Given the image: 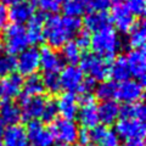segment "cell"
Instances as JSON below:
<instances>
[{
    "label": "cell",
    "instance_id": "681fc988",
    "mask_svg": "<svg viewBox=\"0 0 146 146\" xmlns=\"http://www.w3.org/2000/svg\"><path fill=\"white\" fill-rule=\"evenodd\" d=\"M3 50H4V48H3V45H1V44H0V54H1V52H3Z\"/></svg>",
    "mask_w": 146,
    "mask_h": 146
},
{
    "label": "cell",
    "instance_id": "9c48e42d",
    "mask_svg": "<svg viewBox=\"0 0 146 146\" xmlns=\"http://www.w3.org/2000/svg\"><path fill=\"white\" fill-rule=\"evenodd\" d=\"M45 101L46 99L44 96H26V95L21 94L18 96L21 119H25L27 122L38 121V118L42 116Z\"/></svg>",
    "mask_w": 146,
    "mask_h": 146
},
{
    "label": "cell",
    "instance_id": "3957f363",
    "mask_svg": "<svg viewBox=\"0 0 146 146\" xmlns=\"http://www.w3.org/2000/svg\"><path fill=\"white\" fill-rule=\"evenodd\" d=\"M79 63V68L83 74H88L89 78L95 82L107 80L110 77V62L95 54H84V56L80 57Z\"/></svg>",
    "mask_w": 146,
    "mask_h": 146
},
{
    "label": "cell",
    "instance_id": "816d5d0a",
    "mask_svg": "<svg viewBox=\"0 0 146 146\" xmlns=\"http://www.w3.org/2000/svg\"><path fill=\"white\" fill-rule=\"evenodd\" d=\"M28 146H34V145H28Z\"/></svg>",
    "mask_w": 146,
    "mask_h": 146
},
{
    "label": "cell",
    "instance_id": "4dcf8cb0",
    "mask_svg": "<svg viewBox=\"0 0 146 146\" xmlns=\"http://www.w3.org/2000/svg\"><path fill=\"white\" fill-rule=\"evenodd\" d=\"M62 10L65 12L66 17H78L79 18L82 15L85 13L86 6L84 4L77 1V0H67L63 4Z\"/></svg>",
    "mask_w": 146,
    "mask_h": 146
},
{
    "label": "cell",
    "instance_id": "ba28073f",
    "mask_svg": "<svg viewBox=\"0 0 146 146\" xmlns=\"http://www.w3.org/2000/svg\"><path fill=\"white\" fill-rule=\"evenodd\" d=\"M115 133L119 139L123 140H143L145 133H146V128L144 122L135 121V119H122L117 121L115 123Z\"/></svg>",
    "mask_w": 146,
    "mask_h": 146
},
{
    "label": "cell",
    "instance_id": "4fadbf2b",
    "mask_svg": "<svg viewBox=\"0 0 146 146\" xmlns=\"http://www.w3.org/2000/svg\"><path fill=\"white\" fill-rule=\"evenodd\" d=\"M125 61L129 67L130 76H134L136 80L144 84L145 74H146V54L144 49L130 50L127 54Z\"/></svg>",
    "mask_w": 146,
    "mask_h": 146
},
{
    "label": "cell",
    "instance_id": "f1b7e54d",
    "mask_svg": "<svg viewBox=\"0 0 146 146\" xmlns=\"http://www.w3.org/2000/svg\"><path fill=\"white\" fill-rule=\"evenodd\" d=\"M116 89L117 83L113 80H104L100 82V84L95 86V99L100 100V101H110L116 96Z\"/></svg>",
    "mask_w": 146,
    "mask_h": 146
},
{
    "label": "cell",
    "instance_id": "7a4b0ae2",
    "mask_svg": "<svg viewBox=\"0 0 146 146\" xmlns=\"http://www.w3.org/2000/svg\"><path fill=\"white\" fill-rule=\"evenodd\" d=\"M43 35L44 40L48 43V46L54 50L62 48L70 40V36L62 23V17L57 15L49 16L45 20Z\"/></svg>",
    "mask_w": 146,
    "mask_h": 146
},
{
    "label": "cell",
    "instance_id": "e0dca14e",
    "mask_svg": "<svg viewBox=\"0 0 146 146\" xmlns=\"http://www.w3.org/2000/svg\"><path fill=\"white\" fill-rule=\"evenodd\" d=\"M9 20L15 25L27 23L34 15V4L33 1H22L16 5H12L7 10Z\"/></svg>",
    "mask_w": 146,
    "mask_h": 146
},
{
    "label": "cell",
    "instance_id": "5bb4252c",
    "mask_svg": "<svg viewBox=\"0 0 146 146\" xmlns=\"http://www.w3.org/2000/svg\"><path fill=\"white\" fill-rule=\"evenodd\" d=\"M40 55V68L44 73H58L65 67L61 55L49 46H45L39 51Z\"/></svg>",
    "mask_w": 146,
    "mask_h": 146
},
{
    "label": "cell",
    "instance_id": "8d00e7d4",
    "mask_svg": "<svg viewBox=\"0 0 146 146\" xmlns=\"http://www.w3.org/2000/svg\"><path fill=\"white\" fill-rule=\"evenodd\" d=\"M123 3L128 6V9L131 11L134 16H144L146 9L145 0H123Z\"/></svg>",
    "mask_w": 146,
    "mask_h": 146
},
{
    "label": "cell",
    "instance_id": "b9f144b4",
    "mask_svg": "<svg viewBox=\"0 0 146 146\" xmlns=\"http://www.w3.org/2000/svg\"><path fill=\"white\" fill-rule=\"evenodd\" d=\"M77 140L79 141L80 145H88V144H90V141H91V139H90V131L88 129H85V128H84V129H82V130H79Z\"/></svg>",
    "mask_w": 146,
    "mask_h": 146
},
{
    "label": "cell",
    "instance_id": "836d02e7",
    "mask_svg": "<svg viewBox=\"0 0 146 146\" xmlns=\"http://www.w3.org/2000/svg\"><path fill=\"white\" fill-rule=\"evenodd\" d=\"M57 115H58V111H57V106H56V101L52 99H48L45 101V105H44V108H43V112H42V121L44 123H51L57 118Z\"/></svg>",
    "mask_w": 146,
    "mask_h": 146
},
{
    "label": "cell",
    "instance_id": "f907efd6",
    "mask_svg": "<svg viewBox=\"0 0 146 146\" xmlns=\"http://www.w3.org/2000/svg\"><path fill=\"white\" fill-rule=\"evenodd\" d=\"M0 146H3V143H1V139H0Z\"/></svg>",
    "mask_w": 146,
    "mask_h": 146
},
{
    "label": "cell",
    "instance_id": "8fae6325",
    "mask_svg": "<svg viewBox=\"0 0 146 146\" xmlns=\"http://www.w3.org/2000/svg\"><path fill=\"white\" fill-rule=\"evenodd\" d=\"M26 134L28 141H31L34 146H54L55 139L51 131L40 121H32L27 123Z\"/></svg>",
    "mask_w": 146,
    "mask_h": 146
},
{
    "label": "cell",
    "instance_id": "30bf717a",
    "mask_svg": "<svg viewBox=\"0 0 146 146\" xmlns=\"http://www.w3.org/2000/svg\"><path fill=\"white\" fill-rule=\"evenodd\" d=\"M144 96V84L138 80L128 79L125 82H122L117 85L116 89V99L119 101L128 104H135L139 102Z\"/></svg>",
    "mask_w": 146,
    "mask_h": 146
},
{
    "label": "cell",
    "instance_id": "8992f818",
    "mask_svg": "<svg viewBox=\"0 0 146 146\" xmlns=\"http://www.w3.org/2000/svg\"><path fill=\"white\" fill-rule=\"evenodd\" d=\"M111 23L115 25L118 32L121 33H129L131 27L135 23V16L123 3V0H112L111 5Z\"/></svg>",
    "mask_w": 146,
    "mask_h": 146
},
{
    "label": "cell",
    "instance_id": "1f68e13d",
    "mask_svg": "<svg viewBox=\"0 0 146 146\" xmlns=\"http://www.w3.org/2000/svg\"><path fill=\"white\" fill-rule=\"evenodd\" d=\"M34 6H38L43 15H56L61 9L60 0H32Z\"/></svg>",
    "mask_w": 146,
    "mask_h": 146
},
{
    "label": "cell",
    "instance_id": "9a60e30c",
    "mask_svg": "<svg viewBox=\"0 0 146 146\" xmlns=\"http://www.w3.org/2000/svg\"><path fill=\"white\" fill-rule=\"evenodd\" d=\"M23 78L18 73H12L6 77L0 83V96L4 100H11L18 98L22 94Z\"/></svg>",
    "mask_w": 146,
    "mask_h": 146
},
{
    "label": "cell",
    "instance_id": "cb8c5ba5",
    "mask_svg": "<svg viewBox=\"0 0 146 146\" xmlns=\"http://www.w3.org/2000/svg\"><path fill=\"white\" fill-rule=\"evenodd\" d=\"M78 121L85 129H93L94 127L99 124V116H98V106L96 104L83 105L78 110Z\"/></svg>",
    "mask_w": 146,
    "mask_h": 146
},
{
    "label": "cell",
    "instance_id": "ee69618b",
    "mask_svg": "<svg viewBox=\"0 0 146 146\" xmlns=\"http://www.w3.org/2000/svg\"><path fill=\"white\" fill-rule=\"evenodd\" d=\"M3 5H9V6H12V5H16V4H20L22 1H26V0H0Z\"/></svg>",
    "mask_w": 146,
    "mask_h": 146
},
{
    "label": "cell",
    "instance_id": "44dd1931",
    "mask_svg": "<svg viewBox=\"0 0 146 146\" xmlns=\"http://www.w3.org/2000/svg\"><path fill=\"white\" fill-rule=\"evenodd\" d=\"M21 121V110L17 104L11 100H3L0 102V124L15 125Z\"/></svg>",
    "mask_w": 146,
    "mask_h": 146
},
{
    "label": "cell",
    "instance_id": "7dc6e473",
    "mask_svg": "<svg viewBox=\"0 0 146 146\" xmlns=\"http://www.w3.org/2000/svg\"><path fill=\"white\" fill-rule=\"evenodd\" d=\"M86 146H100L99 144H95V143H93V144H88Z\"/></svg>",
    "mask_w": 146,
    "mask_h": 146
},
{
    "label": "cell",
    "instance_id": "bcb514c9",
    "mask_svg": "<svg viewBox=\"0 0 146 146\" xmlns=\"http://www.w3.org/2000/svg\"><path fill=\"white\" fill-rule=\"evenodd\" d=\"M77 1H79V3H82V4H88V3H90V0H77Z\"/></svg>",
    "mask_w": 146,
    "mask_h": 146
},
{
    "label": "cell",
    "instance_id": "277c9868",
    "mask_svg": "<svg viewBox=\"0 0 146 146\" xmlns=\"http://www.w3.org/2000/svg\"><path fill=\"white\" fill-rule=\"evenodd\" d=\"M3 42H4V48H5L7 54L12 55V56L15 54L22 52L29 45L26 28L23 26L15 25V23L6 26L4 28Z\"/></svg>",
    "mask_w": 146,
    "mask_h": 146
},
{
    "label": "cell",
    "instance_id": "d590c367",
    "mask_svg": "<svg viewBox=\"0 0 146 146\" xmlns=\"http://www.w3.org/2000/svg\"><path fill=\"white\" fill-rule=\"evenodd\" d=\"M62 23L65 26V29L67 32L70 39L76 36L82 31V20L78 17H62Z\"/></svg>",
    "mask_w": 146,
    "mask_h": 146
},
{
    "label": "cell",
    "instance_id": "d6a6232c",
    "mask_svg": "<svg viewBox=\"0 0 146 146\" xmlns=\"http://www.w3.org/2000/svg\"><path fill=\"white\" fill-rule=\"evenodd\" d=\"M16 70V58L10 54H0V77L12 74Z\"/></svg>",
    "mask_w": 146,
    "mask_h": 146
},
{
    "label": "cell",
    "instance_id": "f5cc1de1",
    "mask_svg": "<svg viewBox=\"0 0 146 146\" xmlns=\"http://www.w3.org/2000/svg\"><path fill=\"white\" fill-rule=\"evenodd\" d=\"M60 1H61V0H60ZM65 1H67V0H65Z\"/></svg>",
    "mask_w": 146,
    "mask_h": 146
},
{
    "label": "cell",
    "instance_id": "60d3db41",
    "mask_svg": "<svg viewBox=\"0 0 146 146\" xmlns=\"http://www.w3.org/2000/svg\"><path fill=\"white\" fill-rule=\"evenodd\" d=\"M9 22V12L5 5L0 4V29H4Z\"/></svg>",
    "mask_w": 146,
    "mask_h": 146
},
{
    "label": "cell",
    "instance_id": "83f0119b",
    "mask_svg": "<svg viewBox=\"0 0 146 146\" xmlns=\"http://www.w3.org/2000/svg\"><path fill=\"white\" fill-rule=\"evenodd\" d=\"M23 95L26 96H42V94L45 91L43 78L39 74H32L27 77V79L23 82Z\"/></svg>",
    "mask_w": 146,
    "mask_h": 146
},
{
    "label": "cell",
    "instance_id": "2e32d148",
    "mask_svg": "<svg viewBox=\"0 0 146 146\" xmlns=\"http://www.w3.org/2000/svg\"><path fill=\"white\" fill-rule=\"evenodd\" d=\"M56 106L58 115H61L62 118H65V119L73 121L78 115V98L72 93H65L60 95L56 100Z\"/></svg>",
    "mask_w": 146,
    "mask_h": 146
},
{
    "label": "cell",
    "instance_id": "ab89813d",
    "mask_svg": "<svg viewBox=\"0 0 146 146\" xmlns=\"http://www.w3.org/2000/svg\"><path fill=\"white\" fill-rule=\"evenodd\" d=\"M95 86H96V82L91 78H84L83 82H82V84L79 85V89H78V93L79 95H84V94H91V91L95 89Z\"/></svg>",
    "mask_w": 146,
    "mask_h": 146
},
{
    "label": "cell",
    "instance_id": "52a82bcc",
    "mask_svg": "<svg viewBox=\"0 0 146 146\" xmlns=\"http://www.w3.org/2000/svg\"><path fill=\"white\" fill-rule=\"evenodd\" d=\"M40 67V55L36 48H27L18 54L16 60V70L21 77L35 74Z\"/></svg>",
    "mask_w": 146,
    "mask_h": 146
},
{
    "label": "cell",
    "instance_id": "7c38bea8",
    "mask_svg": "<svg viewBox=\"0 0 146 146\" xmlns=\"http://www.w3.org/2000/svg\"><path fill=\"white\" fill-rule=\"evenodd\" d=\"M58 78H60L61 89H65L67 93L74 94L78 91L79 85L84 79V74L78 66L70 65L62 68L61 74L58 76Z\"/></svg>",
    "mask_w": 146,
    "mask_h": 146
},
{
    "label": "cell",
    "instance_id": "484cf974",
    "mask_svg": "<svg viewBox=\"0 0 146 146\" xmlns=\"http://www.w3.org/2000/svg\"><path fill=\"white\" fill-rule=\"evenodd\" d=\"M110 77H112L115 83L116 82L122 83L130 78L129 67L127 65L124 56H118L112 65H110Z\"/></svg>",
    "mask_w": 146,
    "mask_h": 146
},
{
    "label": "cell",
    "instance_id": "d6986e66",
    "mask_svg": "<svg viewBox=\"0 0 146 146\" xmlns=\"http://www.w3.org/2000/svg\"><path fill=\"white\" fill-rule=\"evenodd\" d=\"M3 146H28L26 129L22 125H10L4 130L1 136Z\"/></svg>",
    "mask_w": 146,
    "mask_h": 146
},
{
    "label": "cell",
    "instance_id": "74e56055",
    "mask_svg": "<svg viewBox=\"0 0 146 146\" xmlns=\"http://www.w3.org/2000/svg\"><path fill=\"white\" fill-rule=\"evenodd\" d=\"M76 44L78 45V48L80 50H86L90 48V39H91V35L88 31H79V33L76 35Z\"/></svg>",
    "mask_w": 146,
    "mask_h": 146
},
{
    "label": "cell",
    "instance_id": "4316f807",
    "mask_svg": "<svg viewBox=\"0 0 146 146\" xmlns=\"http://www.w3.org/2000/svg\"><path fill=\"white\" fill-rule=\"evenodd\" d=\"M119 117L125 119H135L144 122L146 118V108L145 105L139 101L135 104H128L119 107Z\"/></svg>",
    "mask_w": 146,
    "mask_h": 146
},
{
    "label": "cell",
    "instance_id": "603a6c76",
    "mask_svg": "<svg viewBox=\"0 0 146 146\" xmlns=\"http://www.w3.org/2000/svg\"><path fill=\"white\" fill-rule=\"evenodd\" d=\"M98 116H99V122H101L102 125L105 127L112 125L119 118V106L113 100L104 101L98 107Z\"/></svg>",
    "mask_w": 146,
    "mask_h": 146
},
{
    "label": "cell",
    "instance_id": "e575fe53",
    "mask_svg": "<svg viewBox=\"0 0 146 146\" xmlns=\"http://www.w3.org/2000/svg\"><path fill=\"white\" fill-rule=\"evenodd\" d=\"M43 83L45 90H48L51 94H57L61 90L60 78H58V73H44Z\"/></svg>",
    "mask_w": 146,
    "mask_h": 146
},
{
    "label": "cell",
    "instance_id": "c3c4849f",
    "mask_svg": "<svg viewBox=\"0 0 146 146\" xmlns=\"http://www.w3.org/2000/svg\"><path fill=\"white\" fill-rule=\"evenodd\" d=\"M56 146H66V145H62V144H58ZM70 146H80V145H70Z\"/></svg>",
    "mask_w": 146,
    "mask_h": 146
},
{
    "label": "cell",
    "instance_id": "7402d4cb",
    "mask_svg": "<svg viewBox=\"0 0 146 146\" xmlns=\"http://www.w3.org/2000/svg\"><path fill=\"white\" fill-rule=\"evenodd\" d=\"M44 22L45 18L42 12L34 13L33 17L27 22V27H25V28L29 44H40L44 40V35H43Z\"/></svg>",
    "mask_w": 146,
    "mask_h": 146
},
{
    "label": "cell",
    "instance_id": "ac0fdd59",
    "mask_svg": "<svg viewBox=\"0 0 146 146\" xmlns=\"http://www.w3.org/2000/svg\"><path fill=\"white\" fill-rule=\"evenodd\" d=\"M82 25H84L85 31L95 33V32L111 27V18H110V15L107 12L90 11L85 13L83 21H82Z\"/></svg>",
    "mask_w": 146,
    "mask_h": 146
},
{
    "label": "cell",
    "instance_id": "7bdbcfd3",
    "mask_svg": "<svg viewBox=\"0 0 146 146\" xmlns=\"http://www.w3.org/2000/svg\"><path fill=\"white\" fill-rule=\"evenodd\" d=\"M122 146H144L143 140H128Z\"/></svg>",
    "mask_w": 146,
    "mask_h": 146
},
{
    "label": "cell",
    "instance_id": "5b68a950",
    "mask_svg": "<svg viewBox=\"0 0 146 146\" xmlns=\"http://www.w3.org/2000/svg\"><path fill=\"white\" fill-rule=\"evenodd\" d=\"M50 131L55 140H57L62 145H73L78 138V125L73 121L65 118H56L50 124Z\"/></svg>",
    "mask_w": 146,
    "mask_h": 146
},
{
    "label": "cell",
    "instance_id": "f6af8a7d",
    "mask_svg": "<svg viewBox=\"0 0 146 146\" xmlns=\"http://www.w3.org/2000/svg\"><path fill=\"white\" fill-rule=\"evenodd\" d=\"M4 125L3 124H0V139H1V136H3V134H4Z\"/></svg>",
    "mask_w": 146,
    "mask_h": 146
},
{
    "label": "cell",
    "instance_id": "6da1fadb",
    "mask_svg": "<svg viewBox=\"0 0 146 146\" xmlns=\"http://www.w3.org/2000/svg\"><path fill=\"white\" fill-rule=\"evenodd\" d=\"M90 48L94 50V54L110 61L116 57V55L122 49V40L117 32L108 27L102 31L95 32L90 39Z\"/></svg>",
    "mask_w": 146,
    "mask_h": 146
},
{
    "label": "cell",
    "instance_id": "ffe728a7",
    "mask_svg": "<svg viewBox=\"0 0 146 146\" xmlns=\"http://www.w3.org/2000/svg\"><path fill=\"white\" fill-rule=\"evenodd\" d=\"M90 139L100 146H119V138L108 127L98 124L90 131Z\"/></svg>",
    "mask_w": 146,
    "mask_h": 146
},
{
    "label": "cell",
    "instance_id": "f35d334b",
    "mask_svg": "<svg viewBox=\"0 0 146 146\" xmlns=\"http://www.w3.org/2000/svg\"><path fill=\"white\" fill-rule=\"evenodd\" d=\"M112 5V0H90V7L93 11L106 12Z\"/></svg>",
    "mask_w": 146,
    "mask_h": 146
},
{
    "label": "cell",
    "instance_id": "d4e9b609",
    "mask_svg": "<svg viewBox=\"0 0 146 146\" xmlns=\"http://www.w3.org/2000/svg\"><path fill=\"white\" fill-rule=\"evenodd\" d=\"M146 43V27L144 20L136 21L134 26L129 31V38H128V44L133 50L144 49Z\"/></svg>",
    "mask_w": 146,
    "mask_h": 146
},
{
    "label": "cell",
    "instance_id": "f546056e",
    "mask_svg": "<svg viewBox=\"0 0 146 146\" xmlns=\"http://www.w3.org/2000/svg\"><path fill=\"white\" fill-rule=\"evenodd\" d=\"M61 49V57L63 62H68L70 65H76L77 62H79L82 57V50L73 40H68Z\"/></svg>",
    "mask_w": 146,
    "mask_h": 146
}]
</instances>
